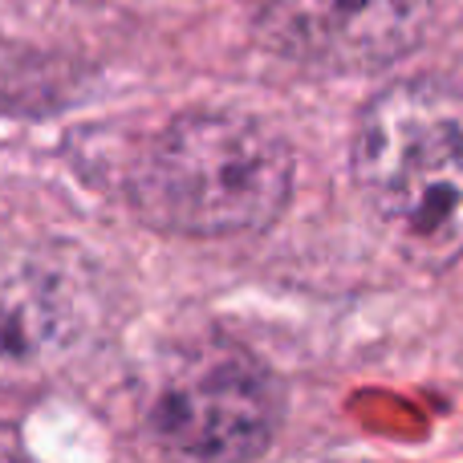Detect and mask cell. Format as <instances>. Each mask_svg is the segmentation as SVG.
I'll use <instances>...</instances> for the list:
<instances>
[{
    "mask_svg": "<svg viewBox=\"0 0 463 463\" xmlns=\"http://www.w3.org/2000/svg\"><path fill=\"white\" fill-rule=\"evenodd\" d=\"M354 187L391 248L419 272L463 260V86L407 78L362 110Z\"/></svg>",
    "mask_w": 463,
    "mask_h": 463,
    "instance_id": "6da1fadb",
    "label": "cell"
},
{
    "mask_svg": "<svg viewBox=\"0 0 463 463\" xmlns=\"http://www.w3.org/2000/svg\"><path fill=\"white\" fill-rule=\"evenodd\" d=\"M106 321L102 272L78 244H0V394L41 391L90 362Z\"/></svg>",
    "mask_w": 463,
    "mask_h": 463,
    "instance_id": "277c9868",
    "label": "cell"
},
{
    "mask_svg": "<svg viewBox=\"0 0 463 463\" xmlns=\"http://www.w3.org/2000/svg\"><path fill=\"white\" fill-rule=\"evenodd\" d=\"M269 49L326 70H378L423 41L431 0H240Z\"/></svg>",
    "mask_w": 463,
    "mask_h": 463,
    "instance_id": "5b68a950",
    "label": "cell"
},
{
    "mask_svg": "<svg viewBox=\"0 0 463 463\" xmlns=\"http://www.w3.org/2000/svg\"><path fill=\"white\" fill-rule=\"evenodd\" d=\"M285 419L280 378L228 337L175 350L143 407V431L167 463H256Z\"/></svg>",
    "mask_w": 463,
    "mask_h": 463,
    "instance_id": "3957f363",
    "label": "cell"
},
{
    "mask_svg": "<svg viewBox=\"0 0 463 463\" xmlns=\"http://www.w3.org/2000/svg\"><path fill=\"white\" fill-rule=\"evenodd\" d=\"M293 195V151L252 114L192 110L171 118L130 167V208L143 224L187 240L252 236Z\"/></svg>",
    "mask_w": 463,
    "mask_h": 463,
    "instance_id": "7a4b0ae2",
    "label": "cell"
}]
</instances>
